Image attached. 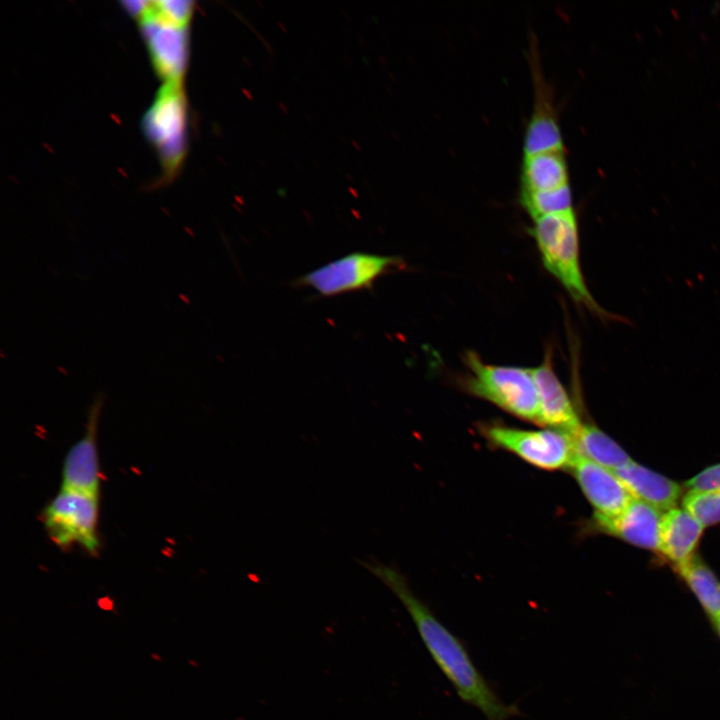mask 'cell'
<instances>
[{
    "label": "cell",
    "instance_id": "e0dca14e",
    "mask_svg": "<svg viewBox=\"0 0 720 720\" xmlns=\"http://www.w3.org/2000/svg\"><path fill=\"white\" fill-rule=\"evenodd\" d=\"M674 567L711 621L720 617V580L706 562L695 554Z\"/></svg>",
    "mask_w": 720,
    "mask_h": 720
},
{
    "label": "cell",
    "instance_id": "ffe728a7",
    "mask_svg": "<svg viewBox=\"0 0 720 720\" xmlns=\"http://www.w3.org/2000/svg\"><path fill=\"white\" fill-rule=\"evenodd\" d=\"M682 507L704 528L720 523V492L690 490L682 498Z\"/></svg>",
    "mask_w": 720,
    "mask_h": 720
},
{
    "label": "cell",
    "instance_id": "3957f363",
    "mask_svg": "<svg viewBox=\"0 0 720 720\" xmlns=\"http://www.w3.org/2000/svg\"><path fill=\"white\" fill-rule=\"evenodd\" d=\"M464 363L468 374L464 388L520 419H539V402L533 370L485 363L475 352H467Z\"/></svg>",
    "mask_w": 720,
    "mask_h": 720
},
{
    "label": "cell",
    "instance_id": "7c38bea8",
    "mask_svg": "<svg viewBox=\"0 0 720 720\" xmlns=\"http://www.w3.org/2000/svg\"><path fill=\"white\" fill-rule=\"evenodd\" d=\"M570 470L596 515L615 516L633 498L612 470L579 454Z\"/></svg>",
    "mask_w": 720,
    "mask_h": 720
},
{
    "label": "cell",
    "instance_id": "ba28073f",
    "mask_svg": "<svg viewBox=\"0 0 720 720\" xmlns=\"http://www.w3.org/2000/svg\"><path fill=\"white\" fill-rule=\"evenodd\" d=\"M102 402L99 395L90 407L84 435L66 454L62 469V490L99 498L101 474L96 436Z\"/></svg>",
    "mask_w": 720,
    "mask_h": 720
},
{
    "label": "cell",
    "instance_id": "2e32d148",
    "mask_svg": "<svg viewBox=\"0 0 720 720\" xmlns=\"http://www.w3.org/2000/svg\"><path fill=\"white\" fill-rule=\"evenodd\" d=\"M567 184L570 183L565 149L523 155L520 192L551 190Z\"/></svg>",
    "mask_w": 720,
    "mask_h": 720
},
{
    "label": "cell",
    "instance_id": "7402d4cb",
    "mask_svg": "<svg viewBox=\"0 0 720 720\" xmlns=\"http://www.w3.org/2000/svg\"><path fill=\"white\" fill-rule=\"evenodd\" d=\"M712 623H713L716 633L718 634V636L720 638V617H718L715 620H712Z\"/></svg>",
    "mask_w": 720,
    "mask_h": 720
},
{
    "label": "cell",
    "instance_id": "44dd1931",
    "mask_svg": "<svg viewBox=\"0 0 720 720\" xmlns=\"http://www.w3.org/2000/svg\"><path fill=\"white\" fill-rule=\"evenodd\" d=\"M688 491L720 492V463L709 466L684 483Z\"/></svg>",
    "mask_w": 720,
    "mask_h": 720
},
{
    "label": "cell",
    "instance_id": "30bf717a",
    "mask_svg": "<svg viewBox=\"0 0 720 720\" xmlns=\"http://www.w3.org/2000/svg\"><path fill=\"white\" fill-rule=\"evenodd\" d=\"M531 50L535 102L524 133L523 155L565 149L551 88L543 77L535 48Z\"/></svg>",
    "mask_w": 720,
    "mask_h": 720
},
{
    "label": "cell",
    "instance_id": "8992f818",
    "mask_svg": "<svg viewBox=\"0 0 720 720\" xmlns=\"http://www.w3.org/2000/svg\"><path fill=\"white\" fill-rule=\"evenodd\" d=\"M186 120L182 82L164 83L144 117V128L168 176L175 174L184 158Z\"/></svg>",
    "mask_w": 720,
    "mask_h": 720
},
{
    "label": "cell",
    "instance_id": "9a60e30c",
    "mask_svg": "<svg viewBox=\"0 0 720 720\" xmlns=\"http://www.w3.org/2000/svg\"><path fill=\"white\" fill-rule=\"evenodd\" d=\"M704 527L683 507L662 513L659 526L658 553L674 566L691 559L702 537Z\"/></svg>",
    "mask_w": 720,
    "mask_h": 720
},
{
    "label": "cell",
    "instance_id": "ac0fdd59",
    "mask_svg": "<svg viewBox=\"0 0 720 720\" xmlns=\"http://www.w3.org/2000/svg\"><path fill=\"white\" fill-rule=\"evenodd\" d=\"M571 436L579 455L612 471L632 460L617 442L595 425L582 423Z\"/></svg>",
    "mask_w": 720,
    "mask_h": 720
},
{
    "label": "cell",
    "instance_id": "7a4b0ae2",
    "mask_svg": "<svg viewBox=\"0 0 720 720\" xmlns=\"http://www.w3.org/2000/svg\"><path fill=\"white\" fill-rule=\"evenodd\" d=\"M531 233L543 265L570 296L588 309L600 315L606 314L589 292L582 275L578 223L574 210L534 219Z\"/></svg>",
    "mask_w": 720,
    "mask_h": 720
},
{
    "label": "cell",
    "instance_id": "8fae6325",
    "mask_svg": "<svg viewBox=\"0 0 720 720\" xmlns=\"http://www.w3.org/2000/svg\"><path fill=\"white\" fill-rule=\"evenodd\" d=\"M138 20L154 68L164 83L182 82L187 63V28L151 16Z\"/></svg>",
    "mask_w": 720,
    "mask_h": 720
},
{
    "label": "cell",
    "instance_id": "277c9868",
    "mask_svg": "<svg viewBox=\"0 0 720 720\" xmlns=\"http://www.w3.org/2000/svg\"><path fill=\"white\" fill-rule=\"evenodd\" d=\"M41 521L60 549L80 547L93 556L99 552V498L61 489L42 510Z\"/></svg>",
    "mask_w": 720,
    "mask_h": 720
},
{
    "label": "cell",
    "instance_id": "6da1fadb",
    "mask_svg": "<svg viewBox=\"0 0 720 720\" xmlns=\"http://www.w3.org/2000/svg\"><path fill=\"white\" fill-rule=\"evenodd\" d=\"M360 563L403 604L433 661L464 703L479 710L486 720H510L520 715L516 705L500 698L477 669L463 641L414 594L399 571L375 560Z\"/></svg>",
    "mask_w": 720,
    "mask_h": 720
},
{
    "label": "cell",
    "instance_id": "9c48e42d",
    "mask_svg": "<svg viewBox=\"0 0 720 720\" xmlns=\"http://www.w3.org/2000/svg\"><path fill=\"white\" fill-rule=\"evenodd\" d=\"M660 510L632 498L628 505L615 516L593 514L590 528L599 533L616 537L630 545L654 551L659 548Z\"/></svg>",
    "mask_w": 720,
    "mask_h": 720
},
{
    "label": "cell",
    "instance_id": "5bb4252c",
    "mask_svg": "<svg viewBox=\"0 0 720 720\" xmlns=\"http://www.w3.org/2000/svg\"><path fill=\"white\" fill-rule=\"evenodd\" d=\"M613 472L633 498L661 512L677 507L684 496V487L679 483L633 459Z\"/></svg>",
    "mask_w": 720,
    "mask_h": 720
},
{
    "label": "cell",
    "instance_id": "52a82bcc",
    "mask_svg": "<svg viewBox=\"0 0 720 720\" xmlns=\"http://www.w3.org/2000/svg\"><path fill=\"white\" fill-rule=\"evenodd\" d=\"M402 264L399 257L354 252L302 275L296 283L330 297L366 289Z\"/></svg>",
    "mask_w": 720,
    "mask_h": 720
},
{
    "label": "cell",
    "instance_id": "5b68a950",
    "mask_svg": "<svg viewBox=\"0 0 720 720\" xmlns=\"http://www.w3.org/2000/svg\"><path fill=\"white\" fill-rule=\"evenodd\" d=\"M482 432L495 447L543 470L570 469L578 454L572 436L555 429L526 430L495 424L485 426Z\"/></svg>",
    "mask_w": 720,
    "mask_h": 720
},
{
    "label": "cell",
    "instance_id": "d6986e66",
    "mask_svg": "<svg viewBox=\"0 0 720 720\" xmlns=\"http://www.w3.org/2000/svg\"><path fill=\"white\" fill-rule=\"evenodd\" d=\"M519 201L533 220L573 209L570 184L545 191L520 192Z\"/></svg>",
    "mask_w": 720,
    "mask_h": 720
},
{
    "label": "cell",
    "instance_id": "4fadbf2b",
    "mask_svg": "<svg viewBox=\"0 0 720 720\" xmlns=\"http://www.w3.org/2000/svg\"><path fill=\"white\" fill-rule=\"evenodd\" d=\"M532 370L539 402L538 424L572 435L582 422L552 367L550 355Z\"/></svg>",
    "mask_w": 720,
    "mask_h": 720
}]
</instances>
